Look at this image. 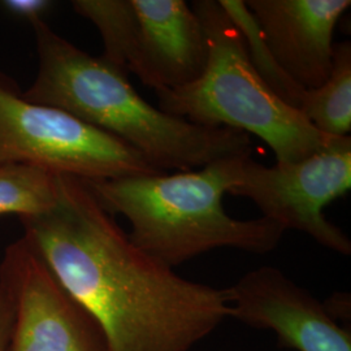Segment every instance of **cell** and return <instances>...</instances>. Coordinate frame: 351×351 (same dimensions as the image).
<instances>
[{
	"label": "cell",
	"instance_id": "8992f818",
	"mask_svg": "<svg viewBox=\"0 0 351 351\" xmlns=\"http://www.w3.org/2000/svg\"><path fill=\"white\" fill-rule=\"evenodd\" d=\"M351 188V137H336L324 149L298 162L258 163L251 155L236 159L228 194L249 198L285 230L306 233L319 245L349 256L351 241L324 215L330 202Z\"/></svg>",
	"mask_w": 351,
	"mask_h": 351
},
{
	"label": "cell",
	"instance_id": "9c48e42d",
	"mask_svg": "<svg viewBox=\"0 0 351 351\" xmlns=\"http://www.w3.org/2000/svg\"><path fill=\"white\" fill-rule=\"evenodd\" d=\"M267 46L302 88L322 86L330 75L333 36L350 0H246Z\"/></svg>",
	"mask_w": 351,
	"mask_h": 351
},
{
	"label": "cell",
	"instance_id": "30bf717a",
	"mask_svg": "<svg viewBox=\"0 0 351 351\" xmlns=\"http://www.w3.org/2000/svg\"><path fill=\"white\" fill-rule=\"evenodd\" d=\"M137 16L128 73L149 88L173 90L201 77L208 56L201 21L185 0H132Z\"/></svg>",
	"mask_w": 351,
	"mask_h": 351
},
{
	"label": "cell",
	"instance_id": "3957f363",
	"mask_svg": "<svg viewBox=\"0 0 351 351\" xmlns=\"http://www.w3.org/2000/svg\"><path fill=\"white\" fill-rule=\"evenodd\" d=\"M237 158L172 175L82 181L107 213L130 223L128 236L137 247L171 268L223 247L263 255L276 249L287 230L263 216L239 220L224 210Z\"/></svg>",
	"mask_w": 351,
	"mask_h": 351
},
{
	"label": "cell",
	"instance_id": "6da1fadb",
	"mask_svg": "<svg viewBox=\"0 0 351 351\" xmlns=\"http://www.w3.org/2000/svg\"><path fill=\"white\" fill-rule=\"evenodd\" d=\"M20 221L112 351H191L230 319L228 289L190 281L141 250L81 178L60 175L55 204Z\"/></svg>",
	"mask_w": 351,
	"mask_h": 351
},
{
	"label": "cell",
	"instance_id": "5bb4252c",
	"mask_svg": "<svg viewBox=\"0 0 351 351\" xmlns=\"http://www.w3.org/2000/svg\"><path fill=\"white\" fill-rule=\"evenodd\" d=\"M219 3L239 27L256 73L281 101L300 111L306 90L295 84L278 65L245 0H219Z\"/></svg>",
	"mask_w": 351,
	"mask_h": 351
},
{
	"label": "cell",
	"instance_id": "277c9868",
	"mask_svg": "<svg viewBox=\"0 0 351 351\" xmlns=\"http://www.w3.org/2000/svg\"><path fill=\"white\" fill-rule=\"evenodd\" d=\"M191 8L207 39V64L186 86L156 91L159 110L197 125L254 134L274 150L278 163L302 160L336 138L315 129L265 85L219 0H195Z\"/></svg>",
	"mask_w": 351,
	"mask_h": 351
},
{
	"label": "cell",
	"instance_id": "7a4b0ae2",
	"mask_svg": "<svg viewBox=\"0 0 351 351\" xmlns=\"http://www.w3.org/2000/svg\"><path fill=\"white\" fill-rule=\"evenodd\" d=\"M38 71L23 91L26 99L50 106L123 141L159 172L193 171L220 159L251 155L246 133L197 125L143 99L126 73L53 32L45 20L30 23Z\"/></svg>",
	"mask_w": 351,
	"mask_h": 351
},
{
	"label": "cell",
	"instance_id": "ba28073f",
	"mask_svg": "<svg viewBox=\"0 0 351 351\" xmlns=\"http://www.w3.org/2000/svg\"><path fill=\"white\" fill-rule=\"evenodd\" d=\"M230 319L271 330L278 345L295 351H351V333L324 302L278 268L252 269L229 287Z\"/></svg>",
	"mask_w": 351,
	"mask_h": 351
},
{
	"label": "cell",
	"instance_id": "9a60e30c",
	"mask_svg": "<svg viewBox=\"0 0 351 351\" xmlns=\"http://www.w3.org/2000/svg\"><path fill=\"white\" fill-rule=\"evenodd\" d=\"M53 5L49 0H4L1 1V7L8 12L24 19L29 24L42 20L43 14Z\"/></svg>",
	"mask_w": 351,
	"mask_h": 351
},
{
	"label": "cell",
	"instance_id": "8fae6325",
	"mask_svg": "<svg viewBox=\"0 0 351 351\" xmlns=\"http://www.w3.org/2000/svg\"><path fill=\"white\" fill-rule=\"evenodd\" d=\"M302 114L320 133L330 137H349L351 132V45H335L333 64L326 82L306 90Z\"/></svg>",
	"mask_w": 351,
	"mask_h": 351
},
{
	"label": "cell",
	"instance_id": "7c38bea8",
	"mask_svg": "<svg viewBox=\"0 0 351 351\" xmlns=\"http://www.w3.org/2000/svg\"><path fill=\"white\" fill-rule=\"evenodd\" d=\"M60 175L27 164L0 165V216L49 211L59 195Z\"/></svg>",
	"mask_w": 351,
	"mask_h": 351
},
{
	"label": "cell",
	"instance_id": "5b68a950",
	"mask_svg": "<svg viewBox=\"0 0 351 351\" xmlns=\"http://www.w3.org/2000/svg\"><path fill=\"white\" fill-rule=\"evenodd\" d=\"M27 164L86 181L163 173L123 141L26 99L0 71V165Z\"/></svg>",
	"mask_w": 351,
	"mask_h": 351
},
{
	"label": "cell",
	"instance_id": "52a82bcc",
	"mask_svg": "<svg viewBox=\"0 0 351 351\" xmlns=\"http://www.w3.org/2000/svg\"><path fill=\"white\" fill-rule=\"evenodd\" d=\"M14 303L8 351H112L101 326L65 291L25 237L0 262Z\"/></svg>",
	"mask_w": 351,
	"mask_h": 351
},
{
	"label": "cell",
	"instance_id": "2e32d148",
	"mask_svg": "<svg viewBox=\"0 0 351 351\" xmlns=\"http://www.w3.org/2000/svg\"><path fill=\"white\" fill-rule=\"evenodd\" d=\"M14 323V303L12 295L0 281V351H8Z\"/></svg>",
	"mask_w": 351,
	"mask_h": 351
},
{
	"label": "cell",
	"instance_id": "4fadbf2b",
	"mask_svg": "<svg viewBox=\"0 0 351 351\" xmlns=\"http://www.w3.org/2000/svg\"><path fill=\"white\" fill-rule=\"evenodd\" d=\"M72 7L99 30L104 45L101 58L128 75L137 34L132 0H75Z\"/></svg>",
	"mask_w": 351,
	"mask_h": 351
}]
</instances>
